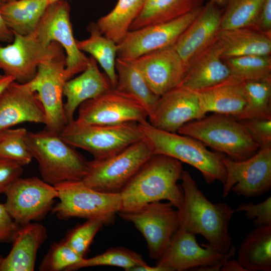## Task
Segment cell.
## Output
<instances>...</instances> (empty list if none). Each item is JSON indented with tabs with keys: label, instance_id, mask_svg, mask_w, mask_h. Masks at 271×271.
<instances>
[{
	"label": "cell",
	"instance_id": "1",
	"mask_svg": "<svg viewBox=\"0 0 271 271\" xmlns=\"http://www.w3.org/2000/svg\"><path fill=\"white\" fill-rule=\"evenodd\" d=\"M183 171L182 163L172 157L154 154L119 192L120 212L137 210L148 203L167 200L178 210L183 192L178 184Z\"/></svg>",
	"mask_w": 271,
	"mask_h": 271
},
{
	"label": "cell",
	"instance_id": "2",
	"mask_svg": "<svg viewBox=\"0 0 271 271\" xmlns=\"http://www.w3.org/2000/svg\"><path fill=\"white\" fill-rule=\"evenodd\" d=\"M181 180L183 202L178 210L180 226L201 235L221 253H227L232 246L229 225L235 210L226 203L209 200L188 172L183 170Z\"/></svg>",
	"mask_w": 271,
	"mask_h": 271
},
{
	"label": "cell",
	"instance_id": "3",
	"mask_svg": "<svg viewBox=\"0 0 271 271\" xmlns=\"http://www.w3.org/2000/svg\"><path fill=\"white\" fill-rule=\"evenodd\" d=\"M153 154L174 158L198 170L205 182L223 184L226 177L223 154L208 150L201 142L189 136L157 128L148 120L138 123Z\"/></svg>",
	"mask_w": 271,
	"mask_h": 271
},
{
	"label": "cell",
	"instance_id": "4",
	"mask_svg": "<svg viewBox=\"0 0 271 271\" xmlns=\"http://www.w3.org/2000/svg\"><path fill=\"white\" fill-rule=\"evenodd\" d=\"M26 142L33 158L38 163L42 180L46 183L55 186L63 182L82 180L86 176L89 161L60 134L46 129L28 131Z\"/></svg>",
	"mask_w": 271,
	"mask_h": 271
},
{
	"label": "cell",
	"instance_id": "5",
	"mask_svg": "<svg viewBox=\"0 0 271 271\" xmlns=\"http://www.w3.org/2000/svg\"><path fill=\"white\" fill-rule=\"evenodd\" d=\"M177 133L193 138L230 159H246L259 147L239 120L230 115L215 113L189 121Z\"/></svg>",
	"mask_w": 271,
	"mask_h": 271
},
{
	"label": "cell",
	"instance_id": "6",
	"mask_svg": "<svg viewBox=\"0 0 271 271\" xmlns=\"http://www.w3.org/2000/svg\"><path fill=\"white\" fill-rule=\"evenodd\" d=\"M60 136L67 144L87 151L96 160L113 156L144 139L136 122L82 125L73 120L67 124Z\"/></svg>",
	"mask_w": 271,
	"mask_h": 271
},
{
	"label": "cell",
	"instance_id": "7",
	"mask_svg": "<svg viewBox=\"0 0 271 271\" xmlns=\"http://www.w3.org/2000/svg\"><path fill=\"white\" fill-rule=\"evenodd\" d=\"M54 186L59 201L51 211L60 219L72 217L98 219L107 224L121 210L119 193L98 191L85 185L82 180L63 182Z\"/></svg>",
	"mask_w": 271,
	"mask_h": 271
},
{
	"label": "cell",
	"instance_id": "8",
	"mask_svg": "<svg viewBox=\"0 0 271 271\" xmlns=\"http://www.w3.org/2000/svg\"><path fill=\"white\" fill-rule=\"evenodd\" d=\"M153 155L144 139L109 157L89 161L82 181L98 191L118 193Z\"/></svg>",
	"mask_w": 271,
	"mask_h": 271
},
{
	"label": "cell",
	"instance_id": "9",
	"mask_svg": "<svg viewBox=\"0 0 271 271\" xmlns=\"http://www.w3.org/2000/svg\"><path fill=\"white\" fill-rule=\"evenodd\" d=\"M235 252L234 246L223 254L208 243L200 245L195 234L179 226L156 265L164 271L220 270Z\"/></svg>",
	"mask_w": 271,
	"mask_h": 271
},
{
	"label": "cell",
	"instance_id": "10",
	"mask_svg": "<svg viewBox=\"0 0 271 271\" xmlns=\"http://www.w3.org/2000/svg\"><path fill=\"white\" fill-rule=\"evenodd\" d=\"M68 80L66 56L61 46L38 66L36 74L27 82L37 94L46 117V129L60 134L68 123L64 108V87Z\"/></svg>",
	"mask_w": 271,
	"mask_h": 271
},
{
	"label": "cell",
	"instance_id": "11",
	"mask_svg": "<svg viewBox=\"0 0 271 271\" xmlns=\"http://www.w3.org/2000/svg\"><path fill=\"white\" fill-rule=\"evenodd\" d=\"M33 34L45 45L54 42L63 48L68 80L87 67L89 58L77 47L70 20V6L67 1L50 3Z\"/></svg>",
	"mask_w": 271,
	"mask_h": 271
},
{
	"label": "cell",
	"instance_id": "12",
	"mask_svg": "<svg viewBox=\"0 0 271 271\" xmlns=\"http://www.w3.org/2000/svg\"><path fill=\"white\" fill-rule=\"evenodd\" d=\"M132 223L145 238L151 258L162 255L180 224L179 210L170 202L156 201L131 212H119Z\"/></svg>",
	"mask_w": 271,
	"mask_h": 271
},
{
	"label": "cell",
	"instance_id": "13",
	"mask_svg": "<svg viewBox=\"0 0 271 271\" xmlns=\"http://www.w3.org/2000/svg\"><path fill=\"white\" fill-rule=\"evenodd\" d=\"M203 7L201 5L169 22L128 31L117 43V58L132 60L147 53L173 46Z\"/></svg>",
	"mask_w": 271,
	"mask_h": 271
},
{
	"label": "cell",
	"instance_id": "14",
	"mask_svg": "<svg viewBox=\"0 0 271 271\" xmlns=\"http://www.w3.org/2000/svg\"><path fill=\"white\" fill-rule=\"evenodd\" d=\"M226 177L223 197L231 191L247 198L262 195L271 188V147L259 149L250 157L241 161L225 157Z\"/></svg>",
	"mask_w": 271,
	"mask_h": 271
},
{
	"label": "cell",
	"instance_id": "15",
	"mask_svg": "<svg viewBox=\"0 0 271 271\" xmlns=\"http://www.w3.org/2000/svg\"><path fill=\"white\" fill-rule=\"evenodd\" d=\"M78 109L74 120L82 125L141 123L148 118L146 110L138 100L113 87L85 101Z\"/></svg>",
	"mask_w": 271,
	"mask_h": 271
},
{
	"label": "cell",
	"instance_id": "16",
	"mask_svg": "<svg viewBox=\"0 0 271 271\" xmlns=\"http://www.w3.org/2000/svg\"><path fill=\"white\" fill-rule=\"evenodd\" d=\"M6 208L20 226L42 219L52 209L58 194L54 186L39 178H19L5 192Z\"/></svg>",
	"mask_w": 271,
	"mask_h": 271
},
{
	"label": "cell",
	"instance_id": "17",
	"mask_svg": "<svg viewBox=\"0 0 271 271\" xmlns=\"http://www.w3.org/2000/svg\"><path fill=\"white\" fill-rule=\"evenodd\" d=\"M13 34L12 43L0 45V69L15 81L26 83L35 77L39 65L61 46L54 42L45 45L33 34L27 36Z\"/></svg>",
	"mask_w": 271,
	"mask_h": 271
},
{
	"label": "cell",
	"instance_id": "18",
	"mask_svg": "<svg viewBox=\"0 0 271 271\" xmlns=\"http://www.w3.org/2000/svg\"><path fill=\"white\" fill-rule=\"evenodd\" d=\"M206 114L197 92L178 86L160 96L149 122L157 128L177 132L186 123Z\"/></svg>",
	"mask_w": 271,
	"mask_h": 271
},
{
	"label": "cell",
	"instance_id": "19",
	"mask_svg": "<svg viewBox=\"0 0 271 271\" xmlns=\"http://www.w3.org/2000/svg\"><path fill=\"white\" fill-rule=\"evenodd\" d=\"M130 61L142 73L151 90L159 96L179 86L187 69L173 46Z\"/></svg>",
	"mask_w": 271,
	"mask_h": 271
},
{
	"label": "cell",
	"instance_id": "20",
	"mask_svg": "<svg viewBox=\"0 0 271 271\" xmlns=\"http://www.w3.org/2000/svg\"><path fill=\"white\" fill-rule=\"evenodd\" d=\"M25 122L46 125L45 111L27 83L14 80L0 95V132Z\"/></svg>",
	"mask_w": 271,
	"mask_h": 271
},
{
	"label": "cell",
	"instance_id": "21",
	"mask_svg": "<svg viewBox=\"0 0 271 271\" xmlns=\"http://www.w3.org/2000/svg\"><path fill=\"white\" fill-rule=\"evenodd\" d=\"M221 8L208 2L173 45L187 67L196 56L215 40L220 29L223 13Z\"/></svg>",
	"mask_w": 271,
	"mask_h": 271
},
{
	"label": "cell",
	"instance_id": "22",
	"mask_svg": "<svg viewBox=\"0 0 271 271\" xmlns=\"http://www.w3.org/2000/svg\"><path fill=\"white\" fill-rule=\"evenodd\" d=\"M232 78L231 71L222 57L216 39L189 64L179 86L199 91Z\"/></svg>",
	"mask_w": 271,
	"mask_h": 271
},
{
	"label": "cell",
	"instance_id": "23",
	"mask_svg": "<svg viewBox=\"0 0 271 271\" xmlns=\"http://www.w3.org/2000/svg\"><path fill=\"white\" fill-rule=\"evenodd\" d=\"M111 87L106 74L99 71L97 61L89 57L86 69L78 76L68 80L64 87L63 94L66 97L64 108L68 123L74 119L75 112L82 103Z\"/></svg>",
	"mask_w": 271,
	"mask_h": 271
},
{
	"label": "cell",
	"instance_id": "24",
	"mask_svg": "<svg viewBox=\"0 0 271 271\" xmlns=\"http://www.w3.org/2000/svg\"><path fill=\"white\" fill-rule=\"evenodd\" d=\"M47 237L42 224L29 223L20 226L12 241L13 247L0 265V271H33L38 249Z\"/></svg>",
	"mask_w": 271,
	"mask_h": 271
},
{
	"label": "cell",
	"instance_id": "25",
	"mask_svg": "<svg viewBox=\"0 0 271 271\" xmlns=\"http://www.w3.org/2000/svg\"><path fill=\"white\" fill-rule=\"evenodd\" d=\"M216 39L224 58L241 56L270 55V36L249 27L220 30Z\"/></svg>",
	"mask_w": 271,
	"mask_h": 271
},
{
	"label": "cell",
	"instance_id": "26",
	"mask_svg": "<svg viewBox=\"0 0 271 271\" xmlns=\"http://www.w3.org/2000/svg\"><path fill=\"white\" fill-rule=\"evenodd\" d=\"M197 92L206 114L212 112L235 117L246 104L242 81L233 77Z\"/></svg>",
	"mask_w": 271,
	"mask_h": 271
},
{
	"label": "cell",
	"instance_id": "27",
	"mask_svg": "<svg viewBox=\"0 0 271 271\" xmlns=\"http://www.w3.org/2000/svg\"><path fill=\"white\" fill-rule=\"evenodd\" d=\"M237 257L246 271H270L271 225L251 230L240 245Z\"/></svg>",
	"mask_w": 271,
	"mask_h": 271
},
{
	"label": "cell",
	"instance_id": "28",
	"mask_svg": "<svg viewBox=\"0 0 271 271\" xmlns=\"http://www.w3.org/2000/svg\"><path fill=\"white\" fill-rule=\"evenodd\" d=\"M49 4L48 0H16L0 3V12L13 33L27 36L35 31Z\"/></svg>",
	"mask_w": 271,
	"mask_h": 271
},
{
	"label": "cell",
	"instance_id": "29",
	"mask_svg": "<svg viewBox=\"0 0 271 271\" xmlns=\"http://www.w3.org/2000/svg\"><path fill=\"white\" fill-rule=\"evenodd\" d=\"M115 70L117 80L114 88L138 100L146 110L149 119L160 96L151 90L142 73L131 61L117 58Z\"/></svg>",
	"mask_w": 271,
	"mask_h": 271
},
{
	"label": "cell",
	"instance_id": "30",
	"mask_svg": "<svg viewBox=\"0 0 271 271\" xmlns=\"http://www.w3.org/2000/svg\"><path fill=\"white\" fill-rule=\"evenodd\" d=\"M202 0H145L129 31L175 19L202 5Z\"/></svg>",
	"mask_w": 271,
	"mask_h": 271
},
{
	"label": "cell",
	"instance_id": "31",
	"mask_svg": "<svg viewBox=\"0 0 271 271\" xmlns=\"http://www.w3.org/2000/svg\"><path fill=\"white\" fill-rule=\"evenodd\" d=\"M87 29L89 37L83 40H76L77 47L81 51L90 54L99 63L112 87L114 88L117 80L115 70L117 43L102 34L96 24L91 23Z\"/></svg>",
	"mask_w": 271,
	"mask_h": 271
},
{
	"label": "cell",
	"instance_id": "32",
	"mask_svg": "<svg viewBox=\"0 0 271 271\" xmlns=\"http://www.w3.org/2000/svg\"><path fill=\"white\" fill-rule=\"evenodd\" d=\"M145 0H118L114 8L96 24L105 37L118 43L141 11Z\"/></svg>",
	"mask_w": 271,
	"mask_h": 271
},
{
	"label": "cell",
	"instance_id": "33",
	"mask_svg": "<svg viewBox=\"0 0 271 271\" xmlns=\"http://www.w3.org/2000/svg\"><path fill=\"white\" fill-rule=\"evenodd\" d=\"M246 104L237 120L271 118V78L242 81Z\"/></svg>",
	"mask_w": 271,
	"mask_h": 271
},
{
	"label": "cell",
	"instance_id": "34",
	"mask_svg": "<svg viewBox=\"0 0 271 271\" xmlns=\"http://www.w3.org/2000/svg\"><path fill=\"white\" fill-rule=\"evenodd\" d=\"M266 0H227L220 30L250 27L256 22Z\"/></svg>",
	"mask_w": 271,
	"mask_h": 271
},
{
	"label": "cell",
	"instance_id": "35",
	"mask_svg": "<svg viewBox=\"0 0 271 271\" xmlns=\"http://www.w3.org/2000/svg\"><path fill=\"white\" fill-rule=\"evenodd\" d=\"M232 77L240 81L271 78L269 55H251L224 58Z\"/></svg>",
	"mask_w": 271,
	"mask_h": 271
},
{
	"label": "cell",
	"instance_id": "36",
	"mask_svg": "<svg viewBox=\"0 0 271 271\" xmlns=\"http://www.w3.org/2000/svg\"><path fill=\"white\" fill-rule=\"evenodd\" d=\"M147 265L140 254L124 247H117L108 249L91 258H84L70 270L90 266L110 265L120 267L126 271H131L135 267Z\"/></svg>",
	"mask_w": 271,
	"mask_h": 271
},
{
	"label": "cell",
	"instance_id": "37",
	"mask_svg": "<svg viewBox=\"0 0 271 271\" xmlns=\"http://www.w3.org/2000/svg\"><path fill=\"white\" fill-rule=\"evenodd\" d=\"M25 128H8L0 132V158L15 161L23 166L33 159L26 142Z\"/></svg>",
	"mask_w": 271,
	"mask_h": 271
},
{
	"label": "cell",
	"instance_id": "38",
	"mask_svg": "<svg viewBox=\"0 0 271 271\" xmlns=\"http://www.w3.org/2000/svg\"><path fill=\"white\" fill-rule=\"evenodd\" d=\"M84 257L77 254L63 240L54 243L40 266L42 271L70 270Z\"/></svg>",
	"mask_w": 271,
	"mask_h": 271
},
{
	"label": "cell",
	"instance_id": "39",
	"mask_svg": "<svg viewBox=\"0 0 271 271\" xmlns=\"http://www.w3.org/2000/svg\"><path fill=\"white\" fill-rule=\"evenodd\" d=\"M104 224V222L101 220H87L70 230L63 240L84 257L96 234Z\"/></svg>",
	"mask_w": 271,
	"mask_h": 271
},
{
	"label": "cell",
	"instance_id": "40",
	"mask_svg": "<svg viewBox=\"0 0 271 271\" xmlns=\"http://www.w3.org/2000/svg\"><path fill=\"white\" fill-rule=\"evenodd\" d=\"M235 212H244L248 220H254L257 226L271 225V197L263 201L254 204L241 203L235 209Z\"/></svg>",
	"mask_w": 271,
	"mask_h": 271
},
{
	"label": "cell",
	"instance_id": "41",
	"mask_svg": "<svg viewBox=\"0 0 271 271\" xmlns=\"http://www.w3.org/2000/svg\"><path fill=\"white\" fill-rule=\"evenodd\" d=\"M239 121L259 149L271 147V118H252Z\"/></svg>",
	"mask_w": 271,
	"mask_h": 271
},
{
	"label": "cell",
	"instance_id": "42",
	"mask_svg": "<svg viewBox=\"0 0 271 271\" xmlns=\"http://www.w3.org/2000/svg\"><path fill=\"white\" fill-rule=\"evenodd\" d=\"M23 173L22 165L10 160L0 158V194L5 193Z\"/></svg>",
	"mask_w": 271,
	"mask_h": 271
},
{
	"label": "cell",
	"instance_id": "43",
	"mask_svg": "<svg viewBox=\"0 0 271 271\" xmlns=\"http://www.w3.org/2000/svg\"><path fill=\"white\" fill-rule=\"evenodd\" d=\"M20 226L10 215L5 205L0 204V243L12 242Z\"/></svg>",
	"mask_w": 271,
	"mask_h": 271
},
{
	"label": "cell",
	"instance_id": "44",
	"mask_svg": "<svg viewBox=\"0 0 271 271\" xmlns=\"http://www.w3.org/2000/svg\"><path fill=\"white\" fill-rule=\"evenodd\" d=\"M254 29L270 36L271 0H266L257 19L253 26Z\"/></svg>",
	"mask_w": 271,
	"mask_h": 271
},
{
	"label": "cell",
	"instance_id": "45",
	"mask_svg": "<svg viewBox=\"0 0 271 271\" xmlns=\"http://www.w3.org/2000/svg\"><path fill=\"white\" fill-rule=\"evenodd\" d=\"M13 39L14 34L7 25L0 12V42H12Z\"/></svg>",
	"mask_w": 271,
	"mask_h": 271
},
{
	"label": "cell",
	"instance_id": "46",
	"mask_svg": "<svg viewBox=\"0 0 271 271\" xmlns=\"http://www.w3.org/2000/svg\"><path fill=\"white\" fill-rule=\"evenodd\" d=\"M221 271H246L237 260L229 259L222 265Z\"/></svg>",
	"mask_w": 271,
	"mask_h": 271
},
{
	"label": "cell",
	"instance_id": "47",
	"mask_svg": "<svg viewBox=\"0 0 271 271\" xmlns=\"http://www.w3.org/2000/svg\"><path fill=\"white\" fill-rule=\"evenodd\" d=\"M131 271H164V270L157 265L155 266H151L147 264L145 266L135 267L131 269Z\"/></svg>",
	"mask_w": 271,
	"mask_h": 271
},
{
	"label": "cell",
	"instance_id": "48",
	"mask_svg": "<svg viewBox=\"0 0 271 271\" xmlns=\"http://www.w3.org/2000/svg\"><path fill=\"white\" fill-rule=\"evenodd\" d=\"M14 78L10 76L5 75L0 79V95L5 88L13 81Z\"/></svg>",
	"mask_w": 271,
	"mask_h": 271
},
{
	"label": "cell",
	"instance_id": "49",
	"mask_svg": "<svg viewBox=\"0 0 271 271\" xmlns=\"http://www.w3.org/2000/svg\"><path fill=\"white\" fill-rule=\"evenodd\" d=\"M208 2H212L220 7H225L227 0H208Z\"/></svg>",
	"mask_w": 271,
	"mask_h": 271
},
{
	"label": "cell",
	"instance_id": "50",
	"mask_svg": "<svg viewBox=\"0 0 271 271\" xmlns=\"http://www.w3.org/2000/svg\"><path fill=\"white\" fill-rule=\"evenodd\" d=\"M16 0H0V3H5L8 2H10Z\"/></svg>",
	"mask_w": 271,
	"mask_h": 271
},
{
	"label": "cell",
	"instance_id": "51",
	"mask_svg": "<svg viewBox=\"0 0 271 271\" xmlns=\"http://www.w3.org/2000/svg\"><path fill=\"white\" fill-rule=\"evenodd\" d=\"M59 1V0H48L50 4L53 3L54 2H56V1Z\"/></svg>",
	"mask_w": 271,
	"mask_h": 271
},
{
	"label": "cell",
	"instance_id": "52",
	"mask_svg": "<svg viewBox=\"0 0 271 271\" xmlns=\"http://www.w3.org/2000/svg\"><path fill=\"white\" fill-rule=\"evenodd\" d=\"M3 258L4 257L0 255V265H1V264L2 263V261L3 259Z\"/></svg>",
	"mask_w": 271,
	"mask_h": 271
},
{
	"label": "cell",
	"instance_id": "53",
	"mask_svg": "<svg viewBox=\"0 0 271 271\" xmlns=\"http://www.w3.org/2000/svg\"><path fill=\"white\" fill-rule=\"evenodd\" d=\"M4 76V75H2V74L0 73V79H1L2 78H3Z\"/></svg>",
	"mask_w": 271,
	"mask_h": 271
}]
</instances>
